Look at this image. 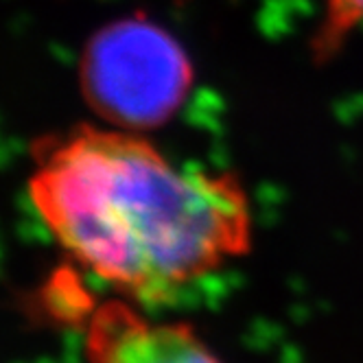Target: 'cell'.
I'll return each instance as SVG.
<instances>
[{"label":"cell","mask_w":363,"mask_h":363,"mask_svg":"<svg viewBox=\"0 0 363 363\" xmlns=\"http://www.w3.org/2000/svg\"><path fill=\"white\" fill-rule=\"evenodd\" d=\"M27 186L70 261L136 306L173 302L252 247L239 177L177 164L136 132L82 125L38 143Z\"/></svg>","instance_id":"1"},{"label":"cell","mask_w":363,"mask_h":363,"mask_svg":"<svg viewBox=\"0 0 363 363\" xmlns=\"http://www.w3.org/2000/svg\"><path fill=\"white\" fill-rule=\"evenodd\" d=\"M79 82L108 127L143 134L164 125L193 88V64L162 27L123 18L90 38Z\"/></svg>","instance_id":"2"},{"label":"cell","mask_w":363,"mask_h":363,"mask_svg":"<svg viewBox=\"0 0 363 363\" xmlns=\"http://www.w3.org/2000/svg\"><path fill=\"white\" fill-rule=\"evenodd\" d=\"M363 27V0H324L322 18L313 35V57H335L348 38Z\"/></svg>","instance_id":"4"},{"label":"cell","mask_w":363,"mask_h":363,"mask_svg":"<svg viewBox=\"0 0 363 363\" xmlns=\"http://www.w3.org/2000/svg\"><path fill=\"white\" fill-rule=\"evenodd\" d=\"M86 352L92 363H221L189 324L145 318L121 298L90 313Z\"/></svg>","instance_id":"3"}]
</instances>
